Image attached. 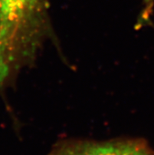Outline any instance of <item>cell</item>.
Masks as SVG:
<instances>
[{
    "instance_id": "1",
    "label": "cell",
    "mask_w": 154,
    "mask_h": 155,
    "mask_svg": "<svg viewBox=\"0 0 154 155\" xmlns=\"http://www.w3.org/2000/svg\"><path fill=\"white\" fill-rule=\"evenodd\" d=\"M47 22L44 0H0V87L33 59Z\"/></svg>"
},
{
    "instance_id": "2",
    "label": "cell",
    "mask_w": 154,
    "mask_h": 155,
    "mask_svg": "<svg viewBox=\"0 0 154 155\" xmlns=\"http://www.w3.org/2000/svg\"><path fill=\"white\" fill-rule=\"evenodd\" d=\"M49 155H154V151L140 140H66L55 146Z\"/></svg>"
},
{
    "instance_id": "3",
    "label": "cell",
    "mask_w": 154,
    "mask_h": 155,
    "mask_svg": "<svg viewBox=\"0 0 154 155\" xmlns=\"http://www.w3.org/2000/svg\"><path fill=\"white\" fill-rule=\"evenodd\" d=\"M146 3V8L143 14V21L148 20L149 17L150 15L151 11H152V0H144Z\"/></svg>"
}]
</instances>
